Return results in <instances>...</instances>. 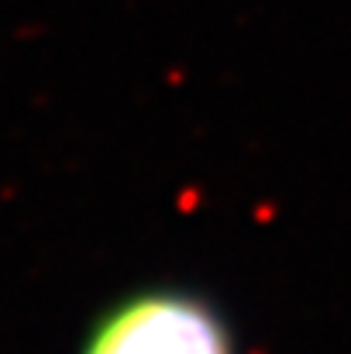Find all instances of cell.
Instances as JSON below:
<instances>
[{
  "instance_id": "cell-1",
  "label": "cell",
  "mask_w": 351,
  "mask_h": 354,
  "mask_svg": "<svg viewBox=\"0 0 351 354\" xmlns=\"http://www.w3.org/2000/svg\"><path fill=\"white\" fill-rule=\"evenodd\" d=\"M80 354H237L221 310L200 292L155 286L97 317Z\"/></svg>"
}]
</instances>
